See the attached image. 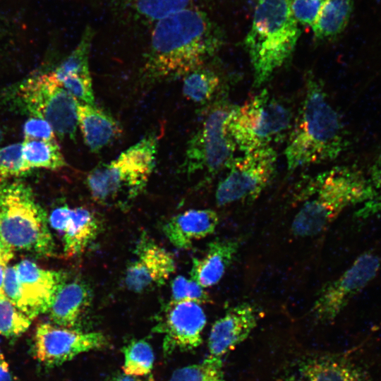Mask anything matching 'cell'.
Segmentation results:
<instances>
[{
	"label": "cell",
	"instance_id": "1",
	"mask_svg": "<svg viewBox=\"0 0 381 381\" xmlns=\"http://www.w3.org/2000/svg\"><path fill=\"white\" fill-rule=\"evenodd\" d=\"M219 28L193 5L154 23L147 52L140 71L145 85L183 77L203 66L219 50Z\"/></svg>",
	"mask_w": 381,
	"mask_h": 381
},
{
	"label": "cell",
	"instance_id": "2",
	"mask_svg": "<svg viewBox=\"0 0 381 381\" xmlns=\"http://www.w3.org/2000/svg\"><path fill=\"white\" fill-rule=\"evenodd\" d=\"M344 123L322 81L309 73L305 96L291 127L284 155L288 169L335 159L348 147Z\"/></svg>",
	"mask_w": 381,
	"mask_h": 381
},
{
	"label": "cell",
	"instance_id": "3",
	"mask_svg": "<svg viewBox=\"0 0 381 381\" xmlns=\"http://www.w3.org/2000/svg\"><path fill=\"white\" fill-rule=\"evenodd\" d=\"M310 183V197L291 223V232L298 237L319 234L346 208L363 205L373 197L369 177L350 165L332 167L318 174Z\"/></svg>",
	"mask_w": 381,
	"mask_h": 381
},
{
	"label": "cell",
	"instance_id": "4",
	"mask_svg": "<svg viewBox=\"0 0 381 381\" xmlns=\"http://www.w3.org/2000/svg\"><path fill=\"white\" fill-rule=\"evenodd\" d=\"M291 0H257L244 46L253 70V85L266 83L292 55L300 36Z\"/></svg>",
	"mask_w": 381,
	"mask_h": 381
},
{
	"label": "cell",
	"instance_id": "5",
	"mask_svg": "<svg viewBox=\"0 0 381 381\" xmlns=\"http://www.w3.org/2000/svg\"><path fill=\"white\" fill-rule=\"evenodd\" d=\"M0 245L8 260L16 250L42 255L54 251L47 213L20 180H0Z\"/></svg>",
	"mask_w": 381,
	"mask_h": 381
},
{
	"label": "cell",
	"instance_id": "6",
	"mask_svg": "<svg viewBox=\"0 0 381 381\" xmlns=\"http://www.w3.org/2000/svg\"><path fill=\"white\" fill-rule=\"evenodd\" d=\"M158 137L150 133L109 163L92 169L86 185L92 198L103 205H124L145 189L155 168Z\"/></svg>",
	"mask_w": 381,
	"mask_h": 381
},
{
	"label": "cell",
	"instance_id": "7",
	"mask_svg": "<svg viewBox=\"0 0 381 381\" xmlns=\"http://www.w3.org/2000/svg\"><path fill=\"white\" fill-rule=\"evenodd\" d=\"M234 107L225 96L218 97L206 108L187 143L179 171L188 176L201 174L203 179L200 185L227 169L235 157L237 148L226 127Z\"/></svg>",
	"mask_w": 381,
	"mask_h": 381
},
{
	"label": "cell",
	"instance_id": "8",
	"mask_svg": "<svg viewBox=\"0 0 381 381\" xmlns=\"http://www.w3.org/2000/svg\"><path fill=\"white\" fill-rule=\"evenodd\" d=\"M292 119L288 107L263 89L234 107L226 127L236 148L246 153L281 140L291 128Z\"/></svg>",
	"mask_w": 381,
	"mask_h": 381
},
{
	"label": "cell",
	"instance_id": "9",
	"mask_svg": "<svg viewBox=\"0 0 381 381\" xmlns=\"http://www.w3.org/2000/svg\"><path fill=\"white\" fill-rule=\"evenodd\" d=\"M18 97L31 116L47 121L61 139H75L78 128L77 102L52 72L28 79Z\"/></svg>",
	"mask_w": 381,
	"mask_h": 381
},
{
	"label": "cell",
	"instance_id": "10",
	"mask_svg": "<svg viewBox=\"0 0 381 381\" xmlns=\"http://www.w3.org/2000/svg\"><path fill=\"white\" fill-rule=\"evenodd\" d=\"M277 155L272 146L234 157L216 189L218 206L257 199L270 184L276 170Z\"/></svg>",
	"mask_w": 381,
	"mask_h": 381
},
{
	"label": "cell",
	"instance_id": "11",
	"mask_svg": "<svg viewBox=\"0 0 381 381\" xmlns=\"http://www.w3.org/2000/svg\"><path fill=\"white\" fill-rule=\"evenodd\" d=\"M380 265V258L373 251L361 254L339 277L318 291L311 309L314 318L321 322L333 320L376 277Z\"/></svg>",
	"mask_w": 381,
	"mask_h": 381
},
{
	"label": "cell",
	"instance_id": "12",
	"mask_svg": "<svg viewBox=\"0 0 381 381\" xmlns=\"http://www.w3.org/2000/svg\"><path fill=\"white\" fill-rule=\"evenodd\" d=\"M108 344L107 338L101 332H83L44 322L36 329L33 349L36 359L51 368L79 354L104 348Z\"/></svg>",
	"mask_w": 381,
	"mask_h": 381
},
{
	"label": "cell",
	"instance_id": "13",
	"mask_svg": "<svg viewBox=\"0 0 381 381\" xmlns=\"http://www.w3.org/2000/svg\"><path fill=\"white\" fill-rule=\"evenodd\" d=\"M153 332L162 334L163 351H190L202 343L207 318L201 305L194 302H168L156 319Z\"/></svg>",
	"mask_w": 381,
	"mask_h": 381
},
{
	"label": "cell",
	"instance_id": "14",
	"mask_svg": "<svg viewBox=\"0 0 381 381\" xmlns=\"http://www.w3.org/2000/svg\"><path fill=\"white\" fill-rule=\"evenodd\" d=\"M136 258L125 271L124 284L135 293H143L164 285L175 271L173 255L147 236L135 248Z\"/></svg>",
	"mask_w": 381,
	"mask_h": 381
},
{
	"label": "cell",
	"instance_id": "15",
	"mask_svg": "<svg viewBox=\"0 0 381 381\" xmlns=\"http://www.w3.org/2000/svg\"><path fill=\"white\" fill-rule=\"evenodd\" d=\"M15 267L21 291L19 309L31 320L47 313L57 291L66 282V274L42 269L29 260Z\"/></svg>",
	"mask_w": 381,
	"mask_h": 381
},
{
	"label": "cell",
	"instance_id": "16",
	"mask_svg": "<svg viewBox=\"0 0 381 381\" xmlns=\"http://www.w3.org/2000/svg\"><path fill=\"white\" fill-rule=\"evenodd\" d=\"M49 222L54 229L61 234L64 251L68 257L83 253L96 238L100 229L95 214L83 207L60 206L52 211Z\"/></svg>",
	"mask_w": 381,
	"mask_h": 381
},
{
	"label": "cell",
	"instance_id": "17",
	"mask_svg": "<svg viewBox=\"0 0 381 381\" xmlns=\"http://www.w3.org/2000/svg\"><path fill=\"white\" fill-rule=\"evenodd\" d=\"M257 322L252 305L241 303L229 308L212 326L207 341L210 356L222 358L246 340Z\"/></svg>",
	"mask_w": 381,
	"mask_h": 381
},
{
	"label": "cell",
	"instance_id": "18",
	"mask_svg": "<svg viewBox=\"0 0 381 381\" xmlns=\"http://www.w3.org/2000/svg\"><path fill=\"white\" fill-rule=\"evenodd\" d=\"M218 224L219 216L213 210H189L170 218L162 231L174 247L186 250L195 241L213 234Z\"/></svg>",
	"mask_w": 381,
	"mask_h": 381
},
{
	"label": "cell",
	"instance_id": "19",
	"mask_svg": "<svg viewBox=\"0 0 381 381\" xmlns=\"http://www.w3.org/2000/svg\"><path fill=\"white\" fill-rule=\"evenodd\" d=\"M238 239H215L210 242L201 258H193L190 279L204 289L216 285L224 277L240 247Z\"/></svg>",
	"mask_w": 381,
	"mask_h": 381
},
{
	"label": "cell",
	"instance_id": "20",
	"mask_svg": "<svg viewBox=\"0 0 381 381\" xmlns=\"http://www.w3.org/2000/svg\"><path fill=\"white\" fill-rule=\"evenodd\" d=\"M78 126L90 152L97 153L122 132L118 121L95 104L77 102Z\"/></svg>",
	"mask_w": 381,
	"mask_h": 381
},
{
	"label": "cell",
	"instance_id": "21",
	"mask_svg": "<svg viewBox=\"0 0 381 381\" xmlns=\"http://www.w3.org/2000/svg\"><path fill=\"white\" fill-rule=\"evenodd\" d=\"M91 301V291L86 284L80 281L65 282L55 295L47 313L54 324L77 329Z\"/></svg>",
	"mask_w": 381,
	"mask_h": 381
},
{
	"label": "cell",
	"instance_id": "22",
	"mask_svg": "<svg viewBox=\"0 0 381 381\" xmlns=\"http://www.w3.org/2000/svg\"><path fill=\"white\" fill-rule=\"evenodd\" d=\"M353 7V0H325L311 27L318 41L338 37L346 28Z\"/></svg>",
	"mask_w": 381,
	"mask_h": 381
},
{
	"label": "cell",
	"instance_id": "23",
	"mask_svg": "<svg viewBox=\"0 0 381 381\" xmlns=\"http://www.w3.org/2000/svg\"><path fill=\"white\" fill-rule=\"evenodd\" d=\"M22 155L26 167L30 171L40 168L56 171L67 165L57 140L24 139Z\"/></svg>",
	"mask_w": 381,
	"mask_h": 381
},
{
	"label": "cell",
	"instance_id": "24",
	"mask_svg": "<svg viewBox=\"0 0 381 381\" xmlns=\"http://www.w3.org/2000/svg\"><path fill=\"white\" fill-rule=\"evenodd\" d=\"M301 370L305 381H360L358 373L349 364L327 356L308 361Z\"/></svg>",
	"mask_w": 381,
	"mask_h": 381
},
{
	"label": "cell",
	"instance_id": "25",
	"mask_svg": "<svg viewBox=\"0 0 381 381\" xmlns=\"http://www.w3.org/2000/svg\"><path fill=\"white\" fill-rule=\"evenodd\" d=\"M220 86V77L214 71L198 67L183 77L182 92L188 100L198 104L210 102Z\"/></svg>",
	"mask_w": 381,
	"mask_h": 381
},
{
	"label": "cell",
	"instance_id": "26",
	"mask_svg": "<svg viewBox=\"0 0 381 381\" xmlns=\"http://www.w3.org/2000/svg\"><path fill=\"white\" fill-rule=\"evenodd\" d=\"M94 36L93 28L87 26L73 50L54 71H52L57 81L68 76L91 75L89 58Z\"/></svg>",
	"mask_w": 381,
	"mask_h": 381
},
{
	"label": "cell",
	"instance_id": "27",
	"mask_svg": "<svg viewBox=\"0 0 381 381\" xmlns=\"http://www.w3.org/2000/svg\"><path fill=\"white\" fill-rule=\"evenodd\" d=\"M124 356L123 373L133 376L148 375L154 365L155 353L151 345L143 339H134L122 349Z\"/></svg>",
	"mask_w": 381,
	"mask_h": 381
},
{
	"label": "cell",
	"instance_id": "28",
	"mask_svg": "<svg viewBox=\"0 0 381 381\" xmlns=\"http://www.w3.org/2000/svg\"><path fill=\"white\" fill-rule=\"evenodd\" d=\"M169 381H225L222 358L209 356L200 363L179 368Z\"/></svg>",
	"mask_w": 381,
	"mask_h": 381
},
{
	"label": "cell",
	"instance_id": "29",
	"mask_svg": "<svg viewBox=\"0 0 381 381\" xmlns=\"http://www.w3.org/2000/svg\"><path fill=\"white\" fill-rule=\"evenodd\" d=\"M135 14L150 22L157 20L187 8L193 0H121Z\"/></svg>",
	"mask_w": 381,
	"mask_h": 381
},
{
	"label": "cell",
	"instance_id": "30",
	"mask_svg": "<svg viewBox=\"0 0 381 381\" xmlns=\"http://www.w3.org/2000/svg\"><path fill=\"white\" fill-rule=\"evenodd\" d=\"M31 319L5 295L0 297V334L13 337L22 334L30 327Z\"/></svg>",
	"mask_w": 381,
	"mask_h": 381
},
{
	"label": "cell",
	"instance_id": "31",
	"mask_svg": "<svg viewBox=\"0 0 381 381\" xmlns=\"http://www.w3.org/2000/svg\"><path fill=\"white\" fill-rule=\"evenodd\" d=\"M31 171L22 155V143L0 147V180L23 176Z\"/></svg>",
	"mask_w": 381,
	"mask_h": 381
},
{
	"label": "cell",
	"instance_id": "32",
	"mask_svg": "<svg viewBox=\"0 0 381 381\" xmlns=\"http://www.w3.org/2000/svg\"><path fill=\"white\" fill-rule=\"evenodd\" d=\"M171 297L169 301L194 302L203 304L211 302L209 294L195 281L179 275L171 283Z\"/></svg>",
	"mask_w": 381,
	"mask_h": 381
},
{
	"label": "cell",
	"instance_id": "33",
	"mask_svg": "<svg viewBox=\"0 0 381 381\" xmlns=\"http://www.w3.org/2000/svg\"><path fill=\"white\" fill-rule=\"evenodd\" d=\"M373 189V198L361 205L358 210V216L367 217L381 212V154L373 162L368 175Z\"/></svg>",
	"mask_w": 381,
	"mask_h": 381
},
{
	"label": "cell",
	"instance_id": "34",
	"mask_svg": "<svg viewBox=\"0 0 381 381\" xmlns=\"http://www.w3.org/2000/svg\"><path fill=\"white\" fill-rule=\"evenodd\" d=\"M325 0H291V11L296 22L312 27Z\"/></svg>",
	"mask_w": 381,
	"mask_h": 381
},
{
	"label": "cell",
	"instance_id": "35",
	"mask_svg": "<svg viewBox=\"0 0 381 381\" xmlns=\"http://www.w3.org/2000/svg\"><path fill=\"white\" fill-rule=\"evenodd\" d=\"M24 139L56 140V135L52 126L44 119L30 116L23 125Z\"/></svg>",
	"mask_w": 381,
	"mask_h": 381
},
{
	"label": "cell",
	"instance_id": "36",
	"mask_svg": "<svg viewBox=\"0 0 381 381\" xmlns=\"http://www.w3.org/2000/svg\"><path fill=\"white\" fill-rule=\"evenodd\" d=\"M4 293L18 308L21 300L20 285L15 266L6 267L4 281Z\"/></svg>",
	"mask_w": 381,
	"mask_h": 381
},
{
	"label": "cell",
	"instance_id": "37",
	"mask_svg": "<svg viewBox=\"0 0 381 381\" xmlns=\"http://www.w3.org/2000/svg\"><path fill=\"white\" fill-rule=\"evenodd\" d=\"M0 381H13L8 365L4 359L0 361Z\"/></svg>",
	"mask_w": 381,
	"mask_h": 381
},
{
	"label": "cell",
	"instance_id": "38",
	"mask_svg": "<svg viewBox=\"0 0 381 381\" xmlns=\"http://www.w3.org/2000/svg\"><path fill=\"white\" fill-rule=\"evenodd\" d=\"M112 381H143L137 376L128 375L126 374H120L114 377Z\"/></svg>",
	"mask_w": 381,
	"mask_h": 381
},
{
	"label": "cell",
	"instance_id": "39",
	"mask_svg": "<svg viewBox=\"0 0 381 381\" xmlns=\"http://www.w3.org/2000/svg\"><path fill=\"white\" fill-rule=\"evenodd\" d=\"M6 263L0 261V297L4 296V281L5 275V270Z\"/></svg>",
	"mask_w": 381,
	"mask_h": 381
},
{
	"label": "cell",
	"instance_id": "40",
	"mask_svg": "<svg viewBox=\"0 0 381 381\" xmlns=\"http://www.w3.org/2000/svg\"><path fill=\"white\" fill-rule=\"evenodd\" d=\"M5 28L6 20L0 16V36L2 35L3 32L5 31Z\"/></svg>",
	"mask_w": 381,
	"mask_h": 381
},
{
	"label": "cell",
	"instance_id": "41",
	"mask_svg": "<svg viewBox=\"0 0 381 381\" xmlns=\"http://www.w3.org/2000/svg\"><path fill=\"white\" fill-rule=\"evenodd\" d=\"M0 261L4 262L5 263H6L8 261L4 254L1 245H0Z\"/></svg>",
	"mask_w": 381,
	"mask_h": 381
},
{
	"label": "cell",
	"instance_id": "42",
	"mask_svg": "<svg viewBox=\"0 0 381 381\" xmlns=\"http://www.w3.org/2000/svg\"><path fill=\"white\" fill-rule=\"evenodd\" d=\"M3 139H4V133L1 128H0V145L1 142L3 141Z\"/></svg>",
	"mask_w": 381,
	"mask_h": 381
},
{
	"label": "cell",
	"instance_id": "43",
	"mask_svg": "<svg viewBox=\"0 0 381 381\" xmlns=\"http://www.w3.org/2000/svg\"><path fill=\"white\" fill-rule=\"evenodd\" d=\"M4 356H3V354H2V353H1V351H0V361H1V360H4Z\"/></svg>",
	"mask_w": 381,
	"mask_h": 381
}]
</instances>
